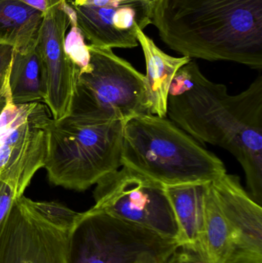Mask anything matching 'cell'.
Here are the masks:
<instances>
[{
	"mask_svg": "<svg viewBox=\"0 0 262 263\" xmlns=\"http://www.w3.org/2000/svg\"><path fill=\"white\" fill-rule=\"evenodd\" d=\"M167 116L197 142L221 147L241 164L251 197L262 204V77L230 95L195 62L180 68L169 87Z\"/></svg>",
	"mask_w": 262,
	"mask_h": 263,
	"instance_id": "1",
	"label": "cell"
},
{
	"mask_svg": "<svg viewBox=\"0 0 262 263\" xmlns=\"http://www.w3.org/2000/svg\"><path fill=\"white\" fill-rule=\"evenodd\" d=\"M152 24L189 58L262 67V0H155Z\"/></svg>",
	"mask_w": 262,
	"mask_h": 263,
	"instance_id": "2",
	"label": "cell"
},
{
	"mask_svg": "<svg viewBox=\"0 0 262 263\" xmlns=\"http://www.w3.org/2000/svg\"><path fill=\"white\" fill-rule=\"evenodd\" d=\"M122 165L164 185L211 182L223 161L166 117L141 114L125 122Z\"/></svg>",
	"mask_w": 262,
	"mask_h": 263,
	"instance_id": "3",
	"label": "cell"
},
{
	"mask_svg": "<svg viewBox=\"0 0 262 263\" xmlns=\"http://www.w3.org/2000/svg\"><path fill=\"white\" fill-rule=\"evenodd\" d=\"M125 122L52 120L44 168L51 183L86 191L122 165Z\"/></svg>",
	"mask_w": 262,
	"mask_h": 263,
	"instance_id": "4",
	"label": "cell"
},
{
	"mask_svg": "<svg viewBox=\"0 0 262 263\" xmlns=\"http://www.w3.org/2000/svg\"><path fill=\"white\" fill-rule=\"evenodd\" d=\"M88 46L89 66L78 71L68 118L83 123L126 122L149 114L145 76L112 49Z\"/></svg>",
	"mask_w": 262,
	"mask_h": 263,
	"instance_id": "5",
	"label": "cell"
},
{
	"mask_svg": "<svg viewBox=\"0 0 262 263\" xmlns=\"http://www.w3.org/2000/svg\"><path fill=\"white\" fill-rule=\"evenodd\" d=\"M78 214L59 202L17 198L0 231V263H70Z\"/></svg>",
	"mask_w": 262,
	"mask_h": 263,
	"instance_id": "6",
	"label": "cell"
},
{
	"mask_svg": "<svg viewBox=\"0 0 262 263\" xmlns=\"http://www.w3.org/2000/svg\"><path fill=\"white\" fill-rule=\"evenodd\" d=\"M180 246L92 207L79 213L72 227L69 259L70 263H132L146 252L169 257Z\"/></svg>",
	"mask_w": 262,
	"mask_h": 263,
	"instance_id": "7",
	"label": "cell"
},
{
	"mask_svg": "<svg viewBox=\"0 0 262 263\" xmlns=\"http://www.w3.org/2000/svg\"><path fill=\"white\" fill-rule=\"evenodd\" d=\"M95 185L92 208L178 242L176 219L164 185L126 166Z\"/></svg>",
	"mask_w": 262,
	"mask_h": 263,
	"instance_id": "8",
	"label": "cell"
},
{
	"mask_svg": "<svg viewBox=\"0 0 262 263\" xmlns=\"http://www.w3.org/2000/svg\"><path fill=\"white\" fill-rule=\"evenodd\" d=\"M52 120L46 105L15 104L11 97L0 114V180L18 198L44 168Z\"/></svg>",
	"mask_w": 262,
	"mask_h": 263,
	"instance_id": "9",
	"label": "cell"
},
{
	"mask_svg": "<svg viewBox=\"0 0 262 263\" xmlns=\"http://www.w3.org/2000/svg\"><path fill=\"white\" fill-rule=\"evenodd\" d=\"M85 39L98 47L138 46L136 32L152 24L155 0H67Z\"/></svg>",
	"mask_w": 262,
	"mask_h": 263,
	"instance_id": "10",
	"label": "cell"
},
{
	"mask_svg": "<svg viewBox=\"0 0 262 263\" xmlns=\"http://www.w3.org/2000/svg\"><path fill=\"white\" fill-rule=\"evenodd\" d=\"M63 4L44 14L36 44L46 78L43 103L55 121L70 114L78 71L65 50V37L70 20Z\"/></svg>",
	"mask_w": 262,
	"mask_h": 263,
	"instance_id": "11",
	"label": "cell"
},
{
	"mask_svg": "<svg viewBox=\"0 0 262 263\" xmlns=\"http://www.w3.org/2000/svg\"><path fill=\"white\" fill-rule=\"evenodd\" d=\"M211 185L233 240L229 263H262L261 205L244 190L238 176L226 173Z\"/></svg>",
	"mask_w": 262,
	"mask_h": 263,
	"instance_id": "12",
	"label": "cell"
},
{
	"mask_svg": "<svg viewBox=\"0 0 262 263\" xmlns=\"http://www.w3.org/2000/svg\"><path fill=\"white\" fill-rule=\"evenodd\" d=\"M136 35L146 60L145 84L148 109L149 114L166 117L168 93L171 83L178 69L192 59L168 55L141 29L137 30Z\"/></svg>",
	"mask_w": 262,
	"mask_h": 263,
	"instance_id": "13",
	"label": "cell"
},
{
	"mask_svg": "<svg viewBox=\"0 0 262 263\" xmlns=\"http://www.w3.org/2000/svg\"><path fill=\"white\" fill-rule=\"evenodd\" d=\"M209 182L165 185L178 228L181 246L197 249L203 230L205 196Z\"/></svg>",
	"mask_w": 262,
	"mask_h": 263,
	"instance_id": "14",
	"label": "cell"
},
{
	"mask_svg": "<svg viewBox=\"0 0 262 263\" xmlns=\"http://www.w3.org/2000/svg\"><path fill=\"white\" fill-rule=\"evenodd\" d=\"M43 12L18 0H0V45L14 50L36 46Z\"/></svg>",
	"mask_w": 262,
	"mask_h": 263,
	"instance_id": "15",
	"label": "cell"
},
{
	"mask_svg": "<svg viewBox=\"0 0 262 263\" xmlns=\"http://www.w3.org/2000/svg\"><path fill=\"white\" fill-rule=\"evenodd\" d=\"M9 83L15 104L44 102L46 78L36 46L26 50L13 49Z\"/></svg>",
	"mask_w": 262,
	"mask_h": 263,
	"instance_id": "16",
	"label": "cell"
},
{
	"mask_svg": "<svg viewBox=\"0 0 262 263\" xmlns=\"http://www.w3.org/2000/svg\"><path fill=\"white\" fill-rule=\"evenodd\" d=\"M211 182L205 196L204 223L196 250L210 263H229L233 255V240L229 226L215 200Z\"/></svg>",
	"mask_w": 262,
	"mask_h": 263,
	"instance_id": "17",
	"label": "cell"
},
{
	"mask_svg": "<svg viewBox=\"0 0 262 263\" xmlns=\"http://www.w3.org/2000/svg\"><path fill=\"white\" fill-rule=\"evenodd\" d=\"M65 50L78 70L89 66L90 53L85 37L77 26H71L69 33L65 37Z\"/></svg>",
	"mask_w": 262,
	"mask_h": 263,
	"instance_id": "18",
	"label": "cell"
},
{
	"mask_svg": "<svg viewBox=\"0 0 262 263\" xmlns=\"http://www.w3.org/2000/svg\"><path fill=\"white\" fill-rule=\"evenodd\" d=\"M12 53V46L0 45V114L11 97L9 78Z\"/></svg>",
	"mask_w": 262,
	"mask_h": 263,
	"instance_id": "19",
	"label": "cell"
},
{
	"mask_svg": "<svg viewBox=\"0 0 262 263\" xmlns=\"http://www.w3.org/2000/svg\"><path fill=\"white\" fill-rule=\"evenodd\" d=\"M163 263H210L194 247L180 246Z\"/></svg>",
	"mask_w": 262,
	"mask_h": 263,
	"instance_id": "20",
	"label": "cell"
},
{
	"mask_svg": "<svg viewBox=\"0 0 262 263\" xmlns=\"http://www.w3.org/2000/svg\"><path fill=\"white\" fill-rule=\"evenodd\" d=\"M18 197L15 196L12 189L0 180V231L12 208L14 201Z\"/></svg>",
	"mask_w": 262,
	"mask_h": 263,
	"instance_id": "21",
	"label": "cell"
},
{
	"mask_svg": "<svg viewBox=\"0 0 262 263\" xmlns=\"http://www.w3.org/2000/svg\"><path fill=\"white\" fill-rule=\"evenodd\" d=\"M18 1L40 11L44 15L46 12L52 9V8L59 6L60 4L67 0H18Z\"/></svg>",
	"mask_w": 262,
	"mask_h": 263,
	"instance_id": "22",
	"label": "cell"
},
{
	"mask_svg": "<svg viewBox=\"0 0 262 263\" xmlns=\"http://www.w3.org/2000/svg\"><path fill=\"white\" fill-rule=\"evenodd\" d=\"M168 258L159 256L155 253L146 252V253H143V254L140 255L137 258L136 260L132 263H163Z\"/></svg>",
	"mask_w": 262,
	"mask_h": 263,
	"instance_id": "23",
	"label": "cell"
}]
</instances>
